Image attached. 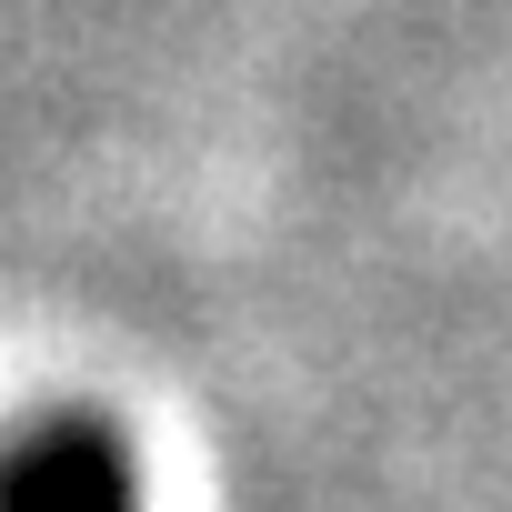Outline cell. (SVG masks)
<instances>
[{"mask_svg":"<svg viewBox=\"0 0 512 512\" xmlns=\"http://www.w3.org/2000/svg\"><path fill=\"white\" fill-rule=\"evenodd\" d=\"M0 512H151L131 432L91 402H61L0 442Z\"/></svg>","mask_w":512,"mask_h":512,"instance_id":"obj_1","label":"cell"}]
</instances>
